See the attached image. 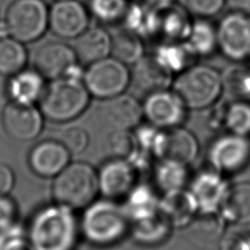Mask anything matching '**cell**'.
I'll list each match as a JSON object with an SVG mask.
<instances>
[{
  "instance_id": "obj_1",
  "label": "cell",
  "mask_w": 250,
  "mask_h": 250,
  "mask_svg": "<svg viewBox=\"0 0 250 250\" xmlns=\"http://www.w3.org/2000/svg\"><path fill=\"white\" fill-rule=\"evenodd\" d=\"M72 209L60 204L40 212L31 227L35 250H72L78 235Z\"/></svg>"
},
{
  "instance_id": "obj_2",
  "label": "cell",
  "mask_w": 250,
  "mask_h": 250,
  "mask_svg": "<svg viewBox=\"0 0 250 250\" xmlns=\"http://www.w3.org/2000/svg\"><path fill=\"white\" fill-rule=\"evenodd\" d=\"M90 96L83 79L69 76L53 79L40 97L41 111L50 120L69 121L86 109Z\"/></svg>"
},
{
  "instance_id": "obj_3",
  "label": "cell",
  "mask_w": 250,
  "mask_h": 250,
  "mask_svg": "<svg viewBox=\"0 0 250 250\" xmlns=\"http://www.w3.org/2000/svg\"><path fill=\"white\" fill-rule=\"evenodd\" d=\"M173 88L188 108H207L224 91L223 75L211 65L191 64L177 74Z\"/></svg>"
},
{
  "instance_id": "obj_4",
  "label": "cell",
  "mask_w": 250,
  "mask_h": 250,
  "mask_svg": "<svg viewBox=\"0 0 250 250\" xmlns=\"http://www.w3.org/2000/svg\"><path fill=\"white\" fill-rule=\"evenodd\" d=\"M128 220L124 208L112 200H99L87 206L81 220V230L90 243L107 246L125 235Z\"/></svg>"
},
{
  "instance_id": "obj_5",
  "label": "cell",
  "mask_w": 250,
  "mask_h": 250,
  "mask_svg": "<svg viewBox=\"0 0 250 250\" xmlns=\"http://www.w3.org/2000/svg\"><path fill=\"white\" fill-rule=\"evenodd\" d=\"M98 191V173L84 162L67 164L56 176L53 184L55 199L72 210L87 207Z\"/></svg>"
},
{
  "instance_id": "obj_6",
  "label": "cell",
  "mask_w": 250,
  "mask_h": 250,
  "mask_svg": "<svg viewBox=\"0 0 250 250\" xmlns=\"http://www.w3.org/2000/svg\"><path fill=\"white\" fill-rule=\"evenodd\" d=\"M4 25L13 38L34 41L49 27V9L43 0H15L6 12Z\"/></svg>"
},
{
  "instance_id": "obj_7",
  "label": "cell",
  "mask_w": 250,
  "mask_h": 250,
  "mask_svg": "<svg viewBox=\"0 0 250 250\" xmlns=\"http://www.w3.org/2000/svg\"><path fill=\"white\" fill-rule=\"evenodd\" d=\"M83 82L91 96L107 100L125 92L131 83V72L127 64L109 56L87 65Z\"/></svg>"
},
{
  "instance_id": "obj_8",
  "label": "cell",
  "mask_w": 250,
  "mask_h": 250,
  "mask_svg": "<svg viewBox=\"0 0 250 250\" xmlns=\"http://www.w3.org/2000/svg\"><path fill=\"white\" fill-rule=\"evenodd\" d=\"M217 26L218 50L233 62L250 59V15L230 11Z\"/></svg>"
},
{
  "instance_id": "obj_9",
  "label": "cell",
  "mask_w": 250,
  "mask_h": 250,
  "mask_svg": "<svg viewBox=\"0 0 250 250\" xmlns=\"http://www.w3.org/2000/svg\"><path fill=\"white\" fill-rule=\"evenodd\" d=\"M142 105L144 116L149 124L163 130L180 126L188 108L179 95L169 89L146 95Z\"/></svg>"
},
{
  "instance_id": "obj_10",
  "label": "cell",
  "mask_w": 250,
  "mask_h": 250,
  "mask_svg": "<svg viewBox=\"0 0 250 250\" xmlns=\"http://www.w3.org/2000/svg\"><path fill=\"white\" fill-rule=\"evenodd\" d=\"M208 158L215 171L221 174L238 172L250 160V141L233 133L223 135L211 145Z\"/></svg>"
},
{
  "instance_id": "obj_11",
  "label": "cell",
  "mask_w": 250,
  "mask_h": 250,
  "mask_svg": "<svg viewBox=\"0 0 250 250\" xmlns=\"http://www.w3.org/2000/svg\"><path fill=\"white\" fill-rule=\"evenodd\" d=\"M90 13L78 0H58L49 9V28L62 39H75L90 26Z\"/></svg>"
},
{
  "instance_id": "obj_12",
  "label": "cell",
  "mask_w": 250,
  "mask_h": 250,
  "mask_svg": "<svg viewBox=\"0 0 250 250\" xmlns=\"http://www.w3.org/2000/svg\"><path fill=\"white\" fill-rule=\"evenodd\" d=\"M33 63L43 77L57 79L69 75L80 63L72 46L51 41L41 45L34 53Z\"/></svg>"
},
{
  "instance_id": "obj_13",
  "label": "cell",
  "mask_w": 250,
  "mask_h": 250,
  "mask_svg": "<svg viewBox=\"0 0 250 250\" xmlns=\"http://www.w3.org/2000/svg\"><path fill=\"white\" fill-rule=\"evenodd\" d=\"M1 121L6 134L20 142L34 139L42 129L41 114L30 104L15 102L6 104Z\"/></svg>"
},
{
  "instance_id": "obj_14",
  "label": "cell",
  "mask_w": 250,
  "mask_h": 250,
  "mask_svg": "<svg viewBox=\"0 0 250 250\" xmlns=\"http://www.w3.org/2000/svg\"><path fill=\"white\" fill-rule=\"evenodd\" d=\"M137 172L127 159H109L98 173L99 190L109 199L127 195L135 187Z\"/></svg>"
},
{
  "instance_id": "obj_15",
  "label": "cell",
  "mask_w": 250,
  "mask_h": 250,
  "mask_svg": "<svg viewBox=\"0 0 250 250\" xmlns=\"http://www.w3.org/2000/svg\"><path fill=\"white\" fill-rule=\"evenodd\" d=\"M229 188L221 173L205 171L193 179L189 191L195 198L198 211L216 212L221 208Z\"/></svg>"
},
{
  "instance_id": "obj_16",
  "label": "cell",
  "mask_w": 250,
  "mask_h": 250,
  "mask_svg": "<svg viewBox=\"0 0 250 250\" xmlns=\"http://www.w3.org/2000/svg\"><path fill=\"white\" fill-rule=\"evenodd\" d=\"M130 72L131 83L137 90L146 95L168 89L174 80V75L164 68L152 55H145L133 64Z\"/></svg>"
},
{
  "instance_id": "obj_17",
  "label": "cell",
  "mask_w": 250,
  "mask_h": 250,
  "mask_svg": "<svg viewBox=\"0 0 250 250\" xmlns=\"http://www.w3.org/2000/svg\"><path fill=\"white\" fill-rule=\"evenodd\" d=\"M69 155L61 142L43 141L31 149L28 162L35 174L49 178L57 176L68 164Z\"/></svg>"
},
{
  "instance_id": "obj_18",
  "label": "cell",
  "mask_w": 250,
  "mask_h": 250,
  "mask_svg": "<svg viewBox=\"0 0 250 250\" xmlns=\"http://www.w3.org/2000/svg\"><path fill=\"white\" fill-rule=\"evenodd\" d=\"M198 153V143L188 130L180 126L164 130L159 159L172 160L188 165Z\"/></svg>"
},
{
  "instance_id": "obj_19",
  "label": "cell",
  "mask_w": 250,
  "mask_h": 250,
  "mask_svg": "<svg viewBox=\"0 0 250 250\" xmlns=\"http://www.w3.org/2000/svg\"><path fill=\"white\" fill-rule=\"evenodd\" d=\"M74 40L72 47L81 64L89 65L110 56L111 34L102 26H89Z\"/></svg>"
},
{
  "instance_id": "obj_20",
  "label": "cell",
  "mask_w": 250,
  "mask_h": 250,
  "mask_svg": "<svg viewBox=\"0 0 250 250\" xmlns=\"http://www.w3.org/2000/svg\"><path fill=\"white\" fill-rule=\"evenodd\" d=\"M159 211L172 227H185L198 212L195 198L190 191L181 189L165 192L159 199Z\"/></svg>"
},
{
  "instance_id": "obj_21",
  "label": "cell",
  "mask_w": 250,
  "mask_h": 250,
  "mask_svg": "<svg viewBox=\"0 0 250 250\" xmlns=\"http://www.w3.org/2000/svg\"><path fill=\"white\" fill-rule=\"evenodd\" d=\"M104 101V116L112 128L129 130L136 127L144 116L143 105L131 95L122 93Z\"/></svg>"
},
{
  "instance_id": "obj_22",
  "label": "cell",
  "mask_w": 250,
  "mask_h": 250,
  "mask_svg": "<svg viewBox=\"0 0 250 250\" xmlns=\"http://www.w3.org/2000/svg\"><path fill=\"white\" fill-rule=\"evenodd\" d=\"M159 10L144 1L129 3L122 22L143 39H151L159 36Z\"/></svg>"
},
{
  "instance_id": "obj_23",
  "label": "cell",
  "mask_w": 250,
  "mask_h": 250,
  "mask_svg": "<svg viewBox=\"0 0 250 250\" xmlns=\"http://www.w3.org/2000/svg\"><path fill=\"white\" fill-rule=\"evenodd\" d=\"M225 219L216 212H200L188 224L187 233L196 245L210 246L220 240L224 234Z\"/></svg>"
},
{
  "instance_id": "obj_24",
  "label": "cell",
  "mask_w": 250,
  "mask_h": 250,
  "mask_svg": "<svg viewBox=\"0 0 250 250\" xmlns=\"http://www.w3.org/2000/svg\"><path fill=\"white\" fill-rule=\"evenodd\" d=\"M159 10V37L163 41H185L191 27L190 14L176 3Z\"/></svg>"
},
{
  "instance_id": "obj_25",
  "label": "cell",
  "mask_w": 250,
  "mask_h": 250,
  "mask_svg": "<svg viewBox=\"0 0 250 250\" xmlns=\"http://www.w3.org/2000/svg\"><path fill=\"white\" fill-rule=\"evenodd\" d=\"M189 53L195 57H208L218 50L217 26L208 19L197 18L192 21L188 37L184 41Z\"/></svg>"
},
{
  "instance_id": "obj_26",
  "label": "cell",
  "mask_w": 250,
  "mask_h": 250,
  "mask_svg": "<svg viewBox=\"0 0 250 250\" xmlns=\"http://www.w3.org/2000/svg\"><path fill=\"white\" fill-rule=\"evenodd\" d=\"M220 209L227 221L238 225L250 224V183L229 188Z\"/></svg>"
},
{
  "instance_id": "obj_27",
  "label": "cell",
  "mask_w": 250,
  "mask_h": 250,
  "mask_svg": "<svg viewBox=\"0 0 250 250\" xmlns=\"http://www.w3.org/2000/svg\"><path fill=\"white\" fill-rule=\"evenodd\" d=\"M144 39L125 28L111 33L110 56L125 64H134L145 56Z\"/></svg>"
},
{
  "instance_id": "obj_28",
  "label": "cell",
  "mask_w": 250,
  "mask_h": 250,
  "mask_svg": "<svg viewBox=\"0 0 250 250\" xmlns=\"http://www.w3.org/2000/svg\"><path fill=\"white\" fill-rule=\"evenodd\" d=\"M171 225L160 211L151 217L133 221L132 235L136 242L143 245H157L169 235Z\"/></svg>"
},
{
  "instance_id": "obj_29",
  "label": "cell",
  "mask_w": 250,
  "mask_h": 250,
  "mask_svg": "<svg viewBox=\"0 0 250 250\" xmlns=\"http://www.w3.org/2000/svg\"><path fill=\"white\" fill-rule=\"evenodd\" d=\"M151 55L173 75L179 74L191 65L189 61L194 58L184 41H163Z\"/></svg>"
},
{
  "instance_id": "obj_30",
  "label": "cell",
  "mask_w": 250,
  "mask_h": 250,
  "mask_svg": "<svg viewBox=\"0 0 250 250\" xmlns=\"http://www.w3.org/2000/svg\"><path fill=\"white\" fill-rule=\"evenodd\" d=\"M126 196L124 209L132 221L148 218L159 212V199L147 186H135Z\"/></svg>"
},
{
  "instance_id": "obj_31",
  "label": "cell",
  "mask_w": 250,
  "mask_h": 250,
  "mask_svg": "<svg viewBox=\"0 0 250 250\" xmlns=\"http://www.w3.org/2000/svg\"><path fill=\"white\" fill-rule=\"evenodd\" d=\"M11 98L17 102L31 104L40 99L43 91V76L37 70H21L9 82Z\"/></svg>"
},
{
  "instance_id": "obj_32",
  "label": "cell",
  "mask_w": 250,
  "mask_h": 250,
  "mask_svg": "<svg viewBox=\"0 0 250 250\" xmlns=\"http://www.w3.org/2000/svg\"><path fill=\"white\" fill-rule=\"evenodd\" d=\"M26 62V51L21 42L13 37L0 38V75H15Z\"/></svg>"
},
{
  "instance_id": "obj_33",
  "label": "cell",
  "mask_w": 250,
  "mask_h": 250,
  "mask_svg": "<svg viewBox=\"0 0 250 250\" xmlns=\"http://www.w3.org/2000/svg\"><path fill=\"white\" fill-rule=\"evenodd\" d=\"M136 146L135 137L123 129L112 128L102 142V149L109 159H126Z\"/></svg>"
},
{
  "instance_id": "obj_34",
  "label": "cell",
  "mask_w": 250,
  "mask_h": 250,
  "mask_svg": "<svg viewBox=\"0 0 250 250\" xmlns=\"http://www.w3.org/2000/svg\"><path fill=\"white\" fill-rule=\"evenodd\" d=\"M155 182L165 192L181 189L188 180L187 165L172 160L160 159L154 171Z\"/></svg>"
},
{
  "instance_id": "obj_35",
  "label": "cell",
  "mask_w": 250,
  "mask_h": 250,
  "mask_svg": "<svg viewBox=\"0 0 250 250\" xmlns=\"http://www.w3.org/2000/svg\"><path fill=\"white\" fill-rule=\"evenodd\" d=\"M224 127L237 135L250 133V103L234 100L224 104Z\"/></svg>"
},
{
  "instance_id": "obj_36",
  "label": "cell",
  "mask_w": 250,
  "mask_h": 250,
  "mask_svg": "<svg viewBox=\"0 0 250 250\" xmlns=\"http://www.w3.org/2000/svg\"><path fill=\"white\" fill-rule=\"evenodd\" d=\"M128 5V0H88L87 8L98 21L113 24L123 21Z\"/></svg>"
},
{
  "instance_id": "obj_37",
  "label": "cell",
  "mask_w": 250,
  "mask_h": 250,
  "mask_svg": "<svg viewBox=\"0 0 250 250\" xmlns=\"http://www.w3.org/2000/svg\"><path fill=\"white\" fill-rule=\"evenodd\" d=\"M222 75L224 91L234 100L250 101V67L236 65Z\"/></svg>"
},
{
  "instance_id": "obj_38",
  "label": "cell",
  "mask_w": 250,
  "mask_h": 250,
  "mask_svg": "<svg viewBox=\"0 0 250 250\" xmlns=\"http://www.w3.org/2000/svg\"><path fill=\"white\" fill-rule=\"evenodd\" d=\"M183 6L196 18L209 19L223 10L226 0H183Z\"/></svg>"
},
{
  "instance_id": "obj_39",
  "label": "cell",
  "mask_w": 250,
  "mask_h": 250,
  "mask_svg": "<svg viewBox=\"0 0 250 250\" xmlns=\"http://www.w3.org/2000/svg\"><path fill=\"white\" fill-rule=\"evenodd\" d=\"M71 154L83 152L89 143L87 132L78 126H72L65 129L61 135L60 141Z\"/></svg>"
},
{
  "instance_id": "obj_40",
  "label": "cell",
  "mask_w": 250,
  "mask_h": 250,
  "mask_svg": "<svg viewBox=\"0 0 250 250\" xmlns=\"http://www.w3.org/2000/svg\"><path fill=\"white\" fill-rule=\"evenodd\" d=\"M220 250H250V231L233 229L223 234Z\"/></svg>"
},
{
  "instance_id": "obj_41",
  "label": "cell",
  "mask_w": 250,
  "mask_h": 250,
  "mask_svg": "<svg viewBox=\"0 0 250 250\" xmlns=\"http://www.w3.org/2000/svg\"><path fill=\"white\" fill-rule=\"evenodd\" d=\"M16 206L11 199L0 194V229L10 226L16 217Z\"/></svg>"
},
{
  "instance_id": "obj_42",
  "label": "cell",
  "mask_w": 250,
  "mask_h": 250,
  "mask_svg": "<svg viewBox=\"0 0 250 250\" xmlns=\"http://www.w3.org/2000/svg\"><path fill=\"white\" fill-rule=\"evenodd\" d=\"M14 177L11 169L0 163V194L8 192L13 185Z\"/></svg>"
},
{
  "instance_id": "obj_43",
  "label": "cell",
  "mask_w": 250,
  "mask_h": 250,
  "mask_svg": "<svg viewBox=\"0 0 250 250\" xmlns=\"http://www.w3.org/2000/svg\"><path fill=\"white\" fill-rule=\"evenodd\" d=\"M230 11L241 12L250 15V0H226Z\"/></svg>"
},
{
  "instance_id": "obj_44",
  "label": "cell",
  "mask_w": 250,
  "mask_h": 250,
  "mask_svg": "<svg viewBox=\"0 0 250 250\" xmlns=\"http://www.w3.org/2000/svg\"><path fill=\"white\" fill-rule=\"evenodd\" d=\"M9 98H11L10 85L6 80L0 77V105L5 104Z\"/></svg>"
},
{
  "instance_id": "obj_45",
  "label": "cell",
  "mask_w": 250,
  "mask_h": 250,
  "mask_svg": "<svg viewBox=\"0 0 250 250\" xmlns=\"http://www.w3.org/2000/svg\"><path fill=\"white\" fill-rule=\"evenodd\" d=\"M55 1H58V0H55Z\"/></svg>"
}]
</instances>
